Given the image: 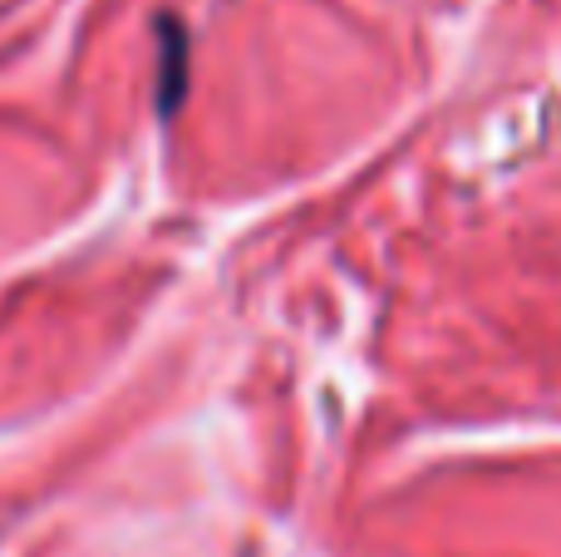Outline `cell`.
I'll return each instance as SVG.
<instances>
[{
  "mask_svg": "<svg viewBox=\"0 0 561 557\" xmlns=\"http://www.w3.org/2000/svg\"><path fill=\"white\" fill-rule=\"evenodd\" d=\"M183 79H187V39H183V25L163 20V114H173V104H183Z\"/></svg>",
  "mask_w": 561,
  "mask_h": 557,
  "instance_id": "obj_1",
  "label": "cell"
}]
</instances>
